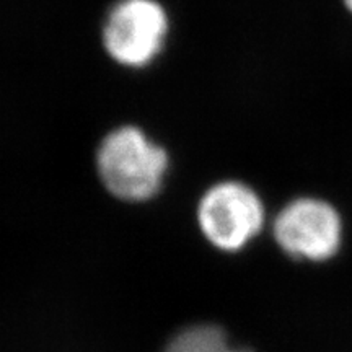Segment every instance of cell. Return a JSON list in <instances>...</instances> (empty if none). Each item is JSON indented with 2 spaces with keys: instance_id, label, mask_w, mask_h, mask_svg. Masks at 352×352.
Instances as JSON below:
<instances>
[{
  "instance_id": "6da1fadb",
  "label": "cell",
  "mask_w": 352,
  "mask_h": 352,
  "mask_svg": "<svg viewBox=\"0 0 352 352\" xmlns=\"http://www.w3.org/2000/svg\"><path fill=\"white\" fill-rule=\"evenodd\" d=\"M96 166L113 196L140 202L158 192L168 168V155L142 129L122 126L109 132L100 144Z\"/></svg>"
},
{
  "instance_id": "7a4b0ae2",
  "label": "cell",
  "mask_w": 352,
  "mask_h": 352,
  "mask_svg": "<svg viewBox=\"0 0 352 352\" xmlns=\"http://www.w3.org/2000/svg\"><path fill=\"white\" fill-rule=\"evenodd\" d=\"M168 34V15L157 0H120L103 26L104 50L126 67L152 64Z\"/></svg>"
},
{
  "instance_id": "3957f363",
  "label": "cell",
  "mask_w": 352,
  "mask_h": 352,
  "mask_svg": "<svg viewBox=\"0 0 352 352\" xmlns=\"http://www.w3.org/2000/svg\"><path fill=\"white\" fill-rule=\"evenodd\" d=\"M197 219L210 243L226 252H236L261 230L264 208L252 188L223 182L202 196Z\"/></svg>"
},
{
  "instance_id": "277c9868",
  "label": "cell",
  "mask_w": 352,
  "mask_h": 352,
  "mask_svg": "<svg viewBox=\"0 0 352 352\" xmlns=\"http://www.w3.org/2000/svg\"><path fill=\"white\" fill-rule=\"evenodd\" d=\"M342 223L338 210L327 201L300 197L280 210L274 236L280 248L294 258L327 261L341 246Z\"/></svg>"
},
{
  "instance_id": "5b68a950",
  "label": "cell",
  "mask_w": 352,
  "mask_h": 352,
  "mask_svg": "<svg viewBox=\"0 0 352 352\" xmlns=\"http://www.w3.org/2000/svg\"><path fill=\"white\" fill-rule=\"evenodd\" d=\"M165 352H248L228 346L226 334L215 327H195L175 338Z\"/></svg>"
},
{
  "instance_id": "8992f818",
  "label": "cell",
  "mask_w": 352,
  "mask_h": 352,
  "mask_svg": "<svg viewBox=\"0 0 352 352\" xmlns=\"http://www.w3.org/2000/svg\"><path fill=\"white\" fill-rule=\"evenodd\" d=\"M344 3H346L347 10H349V12L352 13V0H344Z\"/></svg>"
}]
</instances>
